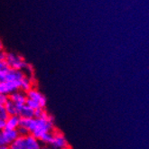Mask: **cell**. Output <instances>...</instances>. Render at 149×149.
I'll use <instances>...</instances> for the list:
<instances>
[{
	"mask_svg": "<svg viewBox=\"0 0 149 149\" xmlns=\"http://www.w3.org/2000/svg\"><path fill=\"white\" fill-rule=\"evenodd\" d=\"M38 119V125L36 129L32 133V135L40 139V137L45 135V133H52V131L54 130V122H51L46 119L42 118H37Z\"/></svg>",
	"mask_w": 149,
	"mask_h": 149,
	"instance_id": "obj_1",
	"label": "cell"
},
{
	"mask_svg": "<svg viewBox=\"0 0 149 149\" xmlns=\"http://www.w3.org/2000/svg\"><path fill=\"white\" fill-rule=\"evenodd\" d=\"M19 137L16 129H4L0 133V146H10Z\"/></svg>",
	"mask_w": 149,
	"mask_h": 149,
	"instance_id": "obj_2",
	"label": "cell"
},
{
	"mask_svg": "<svg viewBox=\"0 0 149 149\" xmlns=\"http://www.w3.org/2000/svg\"><path fill=\"white\" fill-rule=\"evenodd\" d=\"M6 62L8 63L11 69H15L17 70V71H22L23 69L27 68L28 66V64L24 62L21 56L15 55V54H12V52L7 54Z\"/></svg>",
	"mask_w": 149,
	"mask_h": 149,
	"instance_id": "obj_3",
	"label": "cell"
},
{
	"mask_svg": "<svg viewBox=\"0 0 149 149\" xmlns=\"http://www.w3.org/2000/svg\"><path fill=\"white\" fill-rule=\"evenodd\" d=\"M21 89V81L0 82V94L8 95L16 92Z\"/></svg>",
	"mask_w": 149,
	"mask_h": 149,
	"instance_id": "obj_4",
	"label": "cell"
},
{
	"mask_svg": "<svg viewBox=\"0 0 149 149\" xmlns=\"http://www.w3.org/2000/svg\"><path fill=\"white\" fill-rule=\"evenodd\" d=\"M16 108V115L20 118H34V109L28 107L27 105L22 103H15Z\"/></svg>",
	"mask_w": 149,
	"mask_h": 149,
	"instance_id": "obj_5",
	"label": "cell"
},
{
	"mask_svg": "<svg viewBox=\"0 0 149 149\" xmlns=\"http://www.w3.org/2000/svg\"><path fill=\"white\" fill-rule=\"evenodd\" d=\"M51 146L52 149H63L67 146V140L63 134H54V141H52Z\"/></svg>",
	"mask_w": 149,
	"mask_h": 149,
	"instance_id": "obj_6",
	"label": "cell"
},
{
	"mask_svg": "<svg viewBox=\"0 0 149 149\" xmlns=\"http://www.w3.org/2000/svg\"><path fill=\"white\" fill-rule=\"evenodd\" d=\"M24 74L22 71H17L15 69H10L8 71L6 77V81H22L24 78Z\"/></svg>",
	"mask_w": 149,
	"mask_h": 149,
	"instance_id": "obj_7",
	"label": "cell"
},
{
	"mask_svg": "<svg viewBox=\"0 0 149 149\" xmlns=\"http://www.w3.org/2000/svg\"><path fill=\"white\" fill-rule=\"evenodd\" d=\"M25 146L27 149H42L39 139L34 137L32 134L25 137Z\"/></svg>",
	"mask_w": 149,
	"mask_h": 149,
	"instance_id": "obj_8",
	"label": "cell"
},
{
	"mask_svg": "<svg viewBox=\"0 0 149 149\" xmlns=\"http://www.w3.org/2000/svg\"><path fill=\"white\" fill-rule=\"evenodd\" d=\"M20 119L21 118L17 115L15 116H10V118H8L6 121V129H17L19 127L20 124Z\"/></svg>",
	"mask_w": 149,
	"mask_h": 149,
	"instance_id": "obj_9",
	"label": "cell"
},
{
	"mask_svg": "<svg viewBox=\"0 0 149 149\" xmlns=\"http://www.w3.org/2000/svg\"><path fill=\"white\" fill-rule=\"evenodd\" d=\"M9 99L15 102V103H22V104H25L26 100H27V97L24 96L23 93L19 92V91H16L14 92L12 94L9 95Z\"/></svg>",
	"mask_w": 149,
	"mask_h": 149,
	"instance_id": "obj_10",
	"label": "cell"
},
{
	"mask_svg": "<svg viewBox=\"0 0 149 149\" xmlns=\"http://www.w3.org/2000/svg\"><path fill=\"white\" fill-rule=\"evenodd\" d=\"M26 97H27L28 99H31L33 100H36V101L40 103L42 101V100L45 98V96H43L41 92L37 91L36 90L32 89L28 92H26Z\"/></svg>",
	"mask_w": 149,
	"mask_h": 149,
	"instance_id": "obj_11",
	"label": "cell"
},
{
	"mask_svg": "<svg viewBox=\"0 0 149 149\" xmlns=\"http://www.w3.org/2000/svg\"><path fill=\"white\" fill-rule=\"evenodd\" d=\"M10 149H27L25 146V137L19 136L14 143L9 146Z\"/></svg>",
	"mask_w": 149,
	"mask_h": 149,
	"instance_id": "obj_12",
	"label": "cell"
},
{
	"mask_svg": "<svg viewBox=\"0 0 149 149\" xmlns=\"http://www.w3.org/2000/svg\"><path fill=\"white\" fill-rule=\"evenodd\" d=\"M5 108L6 111L8 112L10 116H15L16 115V108H15V103L13 102L10 99L6 104H5Z\"/></svg>",
	"mask_w": 149,
	"mask_h": 149,
	"instance_id": "obj_13",
	"label": "cell"
},
{
	"mask_svg": "<svg viewBox=\"0 0 149 149\" xmlns=\"http://www.w3.org/2000/svg\"><path fill=\"white\" fill-rule=\"evenodd\" d=\"M31 87H32V83L31 81L27 77H24L23 80L21 81V90L25 91V92H28L29 91H31Z\"/></svg>",
	"mask_w": 149,
	"mask_h": 149,
	"instance_id": "obj_14",
	"label": "cell"
},
{
	"mask_svg": "<svg viewBox=\"0 0 149 149\" xmlns=\"http://www.w3.org/2000/svg\"><path fill=\"white\" fill-rule=\"evenodd\" d=\"M54 135L52 133H45V135H42L40 137V141L45 143V144H50L52 145V141H54Z\"/></svg>",
	"mask_w": 149,
	"mask_h": 149,
	"instance_id": "obj_15",
	"label": "cell"
},
{
	"mask_svg": "<svg viewBox=\"0 0 149 149\" xmlns=\"http://www.w3.org/2000/svg\"><path fill=\"white\" fill-rule=\"evenodd\" d=\"M9 118H10V115L6 111L5 106H1V105H0V120L7 121Z\"/></svg>",
	"mask_w": 149,
	"mask_h": 149,
	"instance_id": "obj_16",
	"label": "cell"
},
{
	"mask_svg": "<svg viewBox=\"0 0 149 149\" xmlns=\"http://www.w3.org/2000/svg\"><path fill=\"white\" fill-rule=\"evenodd\" d=\"M25 105H27L28 107L32 108V109H34V110L37 109H39V108H41L39 102L36 101V100H31V99H28V98H27V100H26Z\"/></svg>",
	"mask_w": 149,
	"mask_h": 149,
	"instance_id": "obj_17",
	"label": "cell"
},
{
	"mask_svg": "<svg viewBox=\"0 0 149 149\" xmlns=\"http://www.w3.org/2000/svg\"><path fill=\"white\" fill-rule=\"evenodd\" d=\"M17 132H18V135L19 136H24V137H26L27 136L31 135V132L28 128L26 127H19L18 128L16 129Z\"/></svg>",
	"mask_w": 149,
	"mask_h": 149,
	"instance_id": "obj_18",
	"label": "cell"
},
{
	"mask_svg": "<svg viewBox=\"0 0 149 149\" xmlns=\"http://www.w3.org/2000/svg\"><path fill=\"white\" fill-rule=\"evenodd\" d=\"M31 120H32V118H21V119H20V124H19V127H23L29 128V127H30V124H31Z\"/></svg>",
	"mask_w": 149,
	"mask_h": 149,
	"instance_id": "obj_19",
	"label": "cell"
},
{
	"mask_svg": "<svg viewBox=\"0 0 149 149\" xmlns=\"http://www.w3.org/2000/svg\"><path fill=\"white\" fill-rule=\"evenodd\" d=\"M9 100V96L5 94H0V105L5 106V104Z\"/></svg>",
	"mask_w": 149,
	"mask_h": 149,
	"instance_id": "obj_20",
	"label": "cell"
},
{
	"mask_svg": "<svg viewBox=\"0 0 149 149\" xmlns=\"http://www.w3.org/2000/svg\"><path fill=\"white\" fill-rule=\"evenodd\" d=\"M10 67H9V64L6 61H1L0 62V70H9Z\"/></svg>",
	"mask_w": 149,
	"mask_h": 149,
	"instance_id": "obj_21",
	"label": "cell"
},
{
	"mask_svg": "<svg viewBox=\"0 0 149 149\" xmlns=\"http://www.w3.org/2000/svg\"><path fill=\"white\" fill-rule=\"evenodd\" d=\"M42 112H43V109L42 108H39L37 109H36V110H34V118H41Z\"/></svg>",
	"mask_w": 149,
	"mask_h": 149,
	"instance_id": "obj_22",
	"label": "cell"
},
{
	"mask_svg": "<svg viewBox=\"0 0 149 149\" xmlns=\"http://www.w3.org/2000/svg\"><path fill=\"white\" fill-rule=\"evenodd\" d=\"M6 57H7V54L5 52H1V54H0V62L1 61H6Z\"/></svg>",
	"mask_w": 149,
	"mask_h": 149,
	"instance_id": "obj_23",
	"label": "cell"
},
{
	"mask_svg": "<svg viewBox=\"0 0 149 149\" xmlns=\"http://www.w3.org/2000/svg\"><path fill=\"white\" fill-rule=\"evenodd\" d=\"M6 121L0 120V128H1V130L6 129Z\"/></svg>",
	"mask_w": 149,
	"mask_h": 149,
	"instance_id": "obj_24",
	"label": "cell"
},
{
	"mask_svg": "<svg viewBox=\"0 0 149 149\" xmlns=\"http://www.w3.org/2000/svg\"><path fill=\"white\" fill-rule=\"evenodd\" d=\"M48 118H49V115H48V114H47L45 111H43V112H42V117H41V118L48 120Z\"/></svg>",
	"mask_w": 149,
	"mask_h": 149,
	"instance_id": "obj_25",
	"label": "cell"
},
{
	"mask_svg": "<svg viewBox=\"0 0 149 149\" xmlns=\"http://www.w3.org/2000/svg\"><path fill=\"white\" fill-rule=\"evenodd\" d=\"M0 149H10L9 146H0Z\"/></svg>",
	"mask_w": 149,
	"mask_h": 149,
	"instance_id": "obj_26",
	"label": "cell"
},
{
	"mask_svg": "<svg viewBox=\"0 0 149 149\" xmlns=\"http://www.w3.org/2000/svg\"><path fill=\"white\" fill-rule=\"evenodd\" d=\"M42 149H50V148H48V147H42Z\"/></svg>",
	"mask_w": 149,
	"mask_h": 149,
	"instance_id": "obj_27",
	"label": "cell"
}]
</instances>
